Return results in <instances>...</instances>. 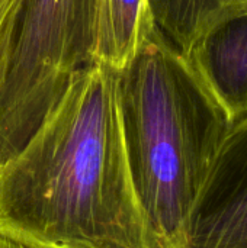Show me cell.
Wrapping results in <instances>:
<instances>
[{
    "label": "cell",
    "mask_w": 247,
    "mask_h": 248,
    "mask_svg": "<svg viewBox=\"0 0 247 248\" xmlns=\"http://www.w3.org/2000/svg\"><path fill=\"white\" fill-rule=\"evenodd\" d=\"M0 232L31 248H153L127 157L119 71L80 68L0 164Z\"/></svg>",
    "instance_id": "cell-1"
},
{
    "label": "cell",
    "mask_w": 247,
    "mask_h": 248,
    "mask_svg": "<svg viewBox=\"0 0 247 248\" xmlns=\"http://www.w3.org/2000/svg\"><path fill=\"white\" fill-rule=\"evenodd\" d=\"M134 190L153 248H183L199 190L230 125L185 58L159 33L119 73Z\"/></svg>",
    "instance_id": "cell-2"
},
{
    "label": "cell",
    "mask_w": 247,
    "mask_h": 248,
    "mask_svg": "<svg viewBox=\"0 0 247 248\" xmlns=\"http://www.w3.org/2000/svg\"><path fill=\"white\" fill-rule=\"evenodd\" d=\"M95 0H28L0 89V164L12 158L89 64Z\"/></svg>",
    "instance_id": "cell-3"
},
{
    "label": "cell",
    "mask_w": 247,
    "mask_h": 248,
    "mask_svg": "<svg viewBox=\"0 0 247 248\" xmlns=\"http://www.w3.org/2000/svg\"><path fill=\"white\" fill-rule=\"evenodd\" d=\"M183 248H247V116L230 126L217 151Z\"/></svg>",
    "instance_id": "cell-4"
},
{
    "label": "cell",
    "mask_w": 247,
    "mask_h": 248,
    "mask_svg": "<svg viewBox=\"0 0 247 248\" xmlns=\"http://www.w3.org/2000/svg\"><path fill=\"white\" fill-rule=\"evenodd\" d=\"M183 58L230 126L246 118L247 13L210 31Z\"/></svg>",
    "instance_id": "cell-5"
},
{
    "label": "cell",
    "mask_w": 247,
    "mask_h": 248,
    "mask_svg": "<svg viewBox=\"0 0 247 248\" xmlns=\"http://www.w3.org/2000/svg\"><path fill=\"white\" fill-rule=\"evenodd\" d=\"M154 31L148 0H95L89 64L124 71Z\"/></svg>",
    "instance_id": "cell-6"
},
{
    "label": "cell",
    "mask_w": 247,
    "mask_h": 248,
    "mask_svg": "<svg viewBox=\"0 0 247 248\" xmlns=\"http://www.w3.org/2000/svg\"><path fill=\"white\" fill-rule=\"evenodd\" d=\"M159 33L181 55L218 25L247 13V0H148Z\"/></svg>",
    "instance_id": "cell-7"
},
{
    "label": "cell",
    "mask_w": 247,
    "mask_h": 248,
    "mask_svg": "<svg viewBox=\"0 0 247 248\" xmlns=\"http://www.w3.org/2000/svg\"><path fill=\"white\" fill-rule=\"evenodd\" d=\"M28 0H0V89L6 80L20 17Z\"/></svg>",
    "instance_id": "cell-8"
},
{
    "label": "cell",
    "mask_w": 247,
    "mask_h": 248,
    "mask_svg": "<svg viewBox=\"0 0 247 248\" xmlns=\"http://www.w3.org/2000/svg\"><path fill=\"white\" fill-rule=\"evenodd\" d=\"M0 248H31L0 232Z\"/></svg>",
    "instance_id": "cell-9"
}]
</instances>
